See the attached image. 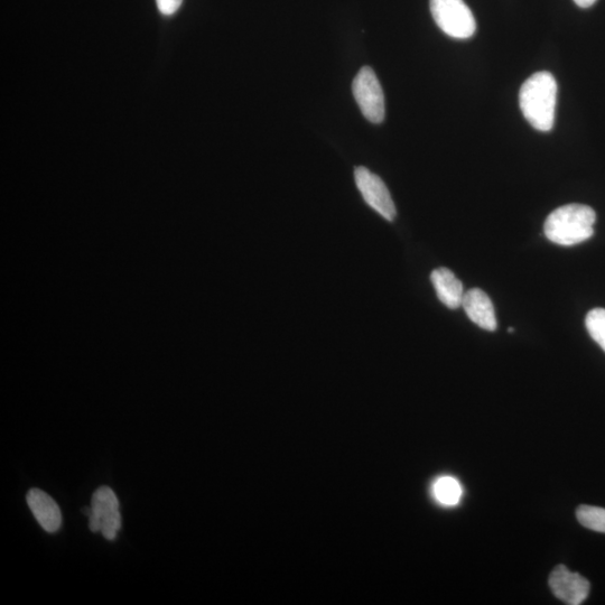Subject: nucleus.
Instances as JSON below:
<instances>
[{
    "label": "nucleus",
    "mask_w": 605,
    "mask_h": 605,
    "mask_svg": "<svg viewBox=\"0 0 605 605\" xmlns=\"http://www.w3.org/2000/svg\"><path fill=\"white\" fill-rule=\"evenodd\" d=\"M462 306L469 319L479 328L490 332L497 330L495 307L482 290L472 288L464 293Z\"/></svg>",
    "instance_id": "9"
},
{
    "label": "nucleus",
    "mask_w": 605,
    "mask_h": 605,
    "mask_svg": "<svg viewBox=\"0 0 605 605\" xmlns=\"http://www.w3.org/2000/svg\"><path fill=\"white\" fill-rule=\"evenodd\" d=\"M557 82L552 73L533 74L520 89L519 105L530 125L549 132L555 124Z\"/></svg>",
    "instance_id": "1"
},
{
    "label": "nucleus",
    "mask_w": 605,
    "mask_h": 605,
    "mask_svg": "<svg viewBox=\"0 0 605 605\" xmlns=\"http://www.w3.org/2000/svg\"><path fill=\"white\" fill-rule=\"evenodd\" d=\"M27 505L37 523L50 534L59 532L62 525V514L55 500L40 489H31L26 495Z\"/></svg>",
    "instance_id": "8"
},
{
    "label": "nucleus",
    "mask_w": 605,
    "mask_h": 605,
    "mask_svg": "<svg viewBox=\"0 0 605 605\" xmlns=\"http://www.w3.org/2000/svg\"><path fill=\"white\" fill-rule=\"evenodd\" d=\"M595 211L584 204H567L554 210L544 225L545 236L560 246H575L594 235Z\"/></svg>",
    "instance_id": "2"
},
{
    "label": "nucleus",
    "mask_w": 605,
    "mask_h": 605,
    "mask_svg": "<svg viewBox=\"0 0 605 605\" xmlns=\"http://www.w3.org/2000/svg\"><path fill=\"white\" fill-rule=\"evenodd\" d=\"M433 495L440 504L455 506L461 499L462 488L458 480L452 477H442L434 483Z\"/></svg>",
    "instance_id": "11"
},
{
    "label": "nucleus",
    "mask_w": 605,
    "mask_h": 605,
    "mask_svg": "<svg viewBox=\"0 0 605 605\" xmlns=\"http://www.w3.org/2000/svg\"><path fill=\"white\" fill-rule=\"evenodd\" d=\"M430 6L436 25L446 35L467 40L476 33V18L463 0H431Z\"/></svg>",
    "instance_id": "3"
},
{
    "label": "nucleus",
    "mask_w": 605,
    "mask_h": 605,
    "mask_svg": "<svg viewBox=\"0 0 605 605\" xmlns=\"http://www.w3.org/2000/svg\"><path fill=\"white\" fill-rule=\"evenodd\" d=\"M431 281L435 288L437 297L451 310L462 306L464 288L460 279L448 268H437L431 274Z\"/></svg>",
    "instance_id": "10"
},
{
    "label": "nucleus",
    "mask_w": 605,
    "mask_h": 605,
    "mask_svg": "<svg viewBox=\"0 0 605 605\" xmlns=\"http://www.w3.org/2000/svg\"><path fill=\"white\" fill-rule=\"evenodd\" d=\"M549 586L557 599L569 605H580L588 599L591 584L579 573H573L564 565L555 567L549 576Z\"/></svg>",
    "instance_id": "7"
},
{
    "label": "nucleus",
    "mask_w": 605,
    "mask_h": 605,
    "mask_svg": "<svg viewBox=\"0 0 605 605\" xmlns=\"http://www.w3.org/2000/svg\"><path fill=\"white\" fill-rule=\"evenodd\" d=\"M183 0H156L158 9L163 15H173L179 11Z\"/></svg>",
    "instance_id": "14"
},
{
    "label": "nucleus",
    "mask_w": 605,
    "mask_h": 605,
    "mask_svg": "<svg viewBox=\"0 0 605 605\" xmlns=\"http://www.w3.org/2000/svg\"><path fill=\"white\" fill-rule=\"evenodd\" d=\"M355 180L362 198L365 199L368 206L386 220L394 221L397 211L385 182L363 166L357 167Z\"/></svg>",
    "instance_id": "6"
},
{
    "label": "nucleus",
    "mask_w": 605,
    "mask_h": 605,
    "mask_svg": "<svg viewBox=\"0 0 605 605\" xmlns=\"http://www.w3.org/2000/svg\"><path fill=\"white\" fill-rule=\"evenodd\" d=\"M353 96L370 123L380 124L385 119V96L374 70L363 67L352 83Z\"/></svg>",
    "instance_id": "5"
},
{
    "label": "nucleus",
    "mask_w": 605,
    "mask_h": 605,
    "mask_svg": "<svg viewBox=\"0 0 605 605\" xmlns=\"http://www.w3.org/2000/svg\"><path fill=\"white\" fill-rule=\"evenodd\" d=\"M585 327L591 338L599 344L605 352V310L594 309L586 315Z\"/></svg>",
    "instance_id": "13"
},
{
    "label": "nucleus",
    "mask_w": 605,
    "mask_h": 605,
    "mask_svg": "<svg viewBox=\"0 0 605 605\" xmlns=\"http://www.w3.org/2000/svg\"><path fill=\"white\" fill-rule=\"evenodd\" d=\"M575 4L582 8H589L597 2V0H574Z\"/></svg>",
    "instance_id": "15"
},
{
    "label": "nucleus",
    "mask_w": 605,
    "mask_h": 605,
    "mask_svg": "<svg viewBox=\"0 0 605 605\" xmlns=\"http://www.w3.org/2000/svg\"><path fill=\"white\" fill-rule=\"evenodd\" d=\"M577 520L594 532L605 534V509L593 506H581L576 510Z\"/></svg>",
    "instance_id": "12"
},
{
    "label": "nucleus",
    "mask_w": 605,
    "mask_h": 605,
    "mask_svg": "<svg viewBox=\"0 0 605 605\" xmlns=\"http://www.w3.org/2000/svg\"><path fill=\"white\" fill-rule=\"evenodd\" d=\"M120 505L116 493L109 487H100L91 498L89 528L92 533H101L107 541H115L120 532Z\"/></svg>",
    "instance_id": "4"
}]
</instances>
